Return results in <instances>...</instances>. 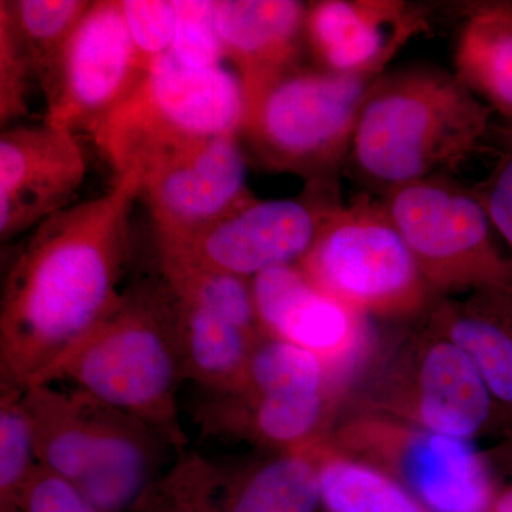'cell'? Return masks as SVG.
<instances>
[{"mask_svg":"<svg viewBox=\"0 0 512 512\" xmlns=\"http://www.w3.org/2000/svg\"><path fill=\"white\" fill-rule=\"evenodd\" d=\"M60 382L143 420L175 453L188 448L178 412L185 377L177 305L160 272L124 289L40 384Z\"/></svg>","mask_w":512,"mask_h":512,"instance_id":"3","label":"cell"},{"mask_svg":"<svg viewBox=\"0 0 512 512\" xmlns=\"http://www.w3.org/2000/svg\"><path fill=\"white\" fill-rule=\"evenodd\" d=\"M498 134L501 146L493 170L471 190L483 204L512 258V127L500 124Z\"/></svg>","mask_w":512,"mask_h":512,"instance_id":"31","label":"cell"},{"mask_svg":"<svg viewBox=\"0 0 512 512\" xmlns=\"http://www.w3.org/2000/svg\"><path fill=\"white\" fill-rule=\"evenodd\" d=\"M427 316L470 357L512 429V292L481 289L441 298Z\"/></svg>","mask_w":512,"mask_h":512,"instance_id":"19","label":"cell"},{"mask_svg":"<svg viewBox=\"0 0 512 512\" xmlns=\"http://www.w3.org/2000/svg\"><path fill=\"white\" fill-rule=\"evenodd\" d=\"M458 79L512 127V2L474 3L458 32Z\"/></svg>","mask_w":512,"mask_h":512,"instance_id":"21","label":"cell"},{"mask_svg":"<svg viewBox=\"0 0 512 512\" xmlns=\"http://www.w3.org/2000/svg\"><path fill=\"white\" fill-rule=\"evenodd\" d=\"M20 512H104L74 485L37 467L23 495Z\"/></svg>","mask_w":512,"mask_h":512,"instance_id":"32","label":"cell"},{"mask_svg":"<svg viewBox=\"0 0 512 512\" xmlns=\"http://www.w3.org/2000/svg\"><path fill=\"white\" fill-rule=\"evenodd\" d=\"M23 404L39 466L104 512H131L175 453L143 420L74 386L36 384L23 390Z\"/></svg>","mask_w":512,"mask_h":512,"instance_id":"4","label":"cell"},{"mask_svg":"<svg viewBox=\"0 0 512 512\" xmlns=\"http://www.w3.org/2000/svg\"><path fill=\"white\" fill-rule=\"evenodd\" d=\"M384 72L339 74L301 64L247 104L239 141L274 173L336 180L348 160L360 110Z\"/></svg>","mask_w":512,"mask_h":512,"instance_id":"6","label":"cell"},{"mask_svg":"<svg viewBox=\"0 0 512 512\" xmlns=\"http://www.w3.org/2000/svg\"><path fill=\"white\" fill-rule=\"evenodd\" d=\"M493 117V110L443 67L386 70L367 93L346 167L383 198L463 163L487 137Z\"/></svg>","mask_w":512,"mask_h":512,"instance_id":"2","label":"cell"},{"mask_svg":"<svg viewBox=\"0 0 512 512\" xmlns=\"http://www.w3.org/2000/svg\"><path fill=\"white\" fill-rule=\"evenodd\" d=\"M174 6L170 55L191 69L224 66V47L215 23V0H174Z\"/></svg>","mask_w":512,"mask_h":512,"instance_id":"28","label":"cell"},{"mask_svg":"<svg viewBox=\"0 0 512 512\" xmlns=\"http://www.w3.org/2000/svg\"><path fill=\"white\" fill-rule=\"evenodd\" d=\"M298 266L369 318L417 319L437 301L383 201L369 194L332 212Z\"/></svg>","mask_w":512,"mask_h":512,"instance_id":"8","label":"cell"},{"mask_svg":"<svg viewBox=\"0 0 512 512\" xmlns=\"http://www.w3.org/2000/svg\"><path fill=\"white\" fill-rule=\"evenodd\" d=\"M89 0H2L35 62L39 84L92 8Z\"/></svg>","mask_w":512,"mask_h":512,"instance_id":"25","label":"cell"},{"mask_svg":"<svg viewBox=\"0 0 512 512\" xmlns=\"http://www.w3.org/2000/svg\"><path fill=\"white\" fill-rule=\"evenodd\" d=\"M131 42L143 69L170 53L175 30L174 0H120Z\"/></svg>","mask_w":512,"mask_h":512,"instance_id":"30","label":"cell"},{"mask_svg":"<svg viewBox=\"0 0 512 512\" xmlns=\"http://www.w3.org/2000/svg\"><path fill=\"white\" fill-rule=\"evenodd\" d=\"M221 468L185 448L147 488L131 512H218Z\"/></svg>","mask_w":512,"mask_h":512,"instance_id":"26","label":"cell"},{"mask_svg":"<svg viewBox=\"0 0 512 512\" xmlns=\"http://www.w3.org/2000/svg\"><path fill=\"white\" fill-rule=\"evenodd\" d=\"M366 376L360 410L470 441L505 423L470 357L427 312L396 346L379 350Z\"/></svg>","mask_w":512,"mask_h":512,"instance_id":"7","label":"cell"},{"mask_svg":"<svg viewBox=\"0 0 512 512\" xmlns=\"http://www.w3.org/2000/svg\"><path fill=\"white\" fill-rule=\"evenodd\" d=\"M340 204L338 181H312L298 197L254 200L200 234L157 247L158 262L245 279L299 265Z\"/></svg>","mask_w":512,"mask_h":512,"instance_id":"11","label":"cell"},{"mask_svg":"<svg viewBox=\"0 0 512 512\" xmlns=\"http://www.w3.org/2000/svg\"><path fill=\"white\" fill-rule=\"evenodd\" d=\"M336 406L328 393H276L255 399L212 394L198 407L197 419L208 433L285 451L326 439Z\"/></svg>","mask_w":512,"mask_h":512,"instance_id":"18","label":"cell"},{"mask_svg":"<svg viewBox=\"0 0 512 512\" xmlns=\"http://www.w3.org/2000/svg\"><path fill=\"white\" fill-rule=\"evenodd\" d=\"M511 292H512V289H511Z\"/></svg>","mask_w":512,"mask_h":512,"instance_id":"34","label":"cell"},{"mask_svg":"<svg viewBox=\"0 0 512 512\" xmlns=\"http://www.w3.org/2000/svg\"><path fill=\"white\" fill-rule=\"evenodd\" d=\"M37 467L23 390L0 386V512H20Z\"/></svg>","mask_w":512,"mask_h":512,"instance_id":"27","label":"cell"},{"mask_svg":"<svg viewBox=\"0 0 512 512\" xmlns=\"http://www.w3.org/2000/svg\"><path fill=\"white\" fill-rule=\"evenodd\" d=\"M238 136L215 138L148 174L140 198L157 247L184 241L255 200Z\"/></svg>","mask_w":512,"mask_h":512,"instance_id":"14","label":"cell"},{"mask_svg":"<svg viewBox=\"0 0 512 512\" xmlns=\"http://www.w3.org/2000/svg\"><path fill=\"white\" fill-rule=\"evenodd\" d=\"M39 83L35 62L6 10L0 6V123L8 126L29 111V93Z\"/></svg>","mask_w":512,"mask_h":512,"instance_id":"29","label":"cell"},{"mask_svg":"<svg viewBox=\"0 0 512 512\" xmlns=\"http://www.w3.org/2000/svg\"><path fill=\"white\" fill-rule=\"evenodd\" d=\"M174 299L185 382L190 380L210 394L237 390L252 349L264 335L239 328L224 316L178 296Z\"/></svg>","mask_w":512,"mask_h":512,"instance_id":"22","label":"cell"},{"mask_svg":"<svg viewBox=\"0 0 512 512\" xmlns=\"http://www.w3.org/2000/svg\"><path fill=\"white\" fill-rule=\"evenodd\" d=\"M143 178L70 205L35 228L3 282L0 386L26 390L119 302Z\"/></svg>","mask_w":512,"mask_h":512,"instance_id":"1","label":"cell"},{"mask_svg":"<svg viewBox=\"0 0 512 512\" xmlns=\"http://www.w3.org/2000/svg\"><path fill=\"white\" fill-rule=\"evenodd\" d=\"M380 200L437 299L512 289V258L498 248L490 217L471 188L439 175Z\"/></svg>","mask_w":512,"mask_h":512,"instance_id":"9","label":"cell"},{"mask_svg":"<svg viewBox=\"0 0 512 512\" xmlns=\"http://www.w3.org/2000/svg\"><path fill=\"white\" fill-rule=\"evenodd\" d=\"M144 73L120 0L93 2L40 82L45 123L73 133L92 130Z\"/></svg>","mask_w":512,"mask_h":512,"instance_id":"13","label":"cell"},{"mask_svg":"<svg viewBox=\"0 0 512 512\" xmlns=\"http://www.w3.org/2000/svg\"><path fill=\"white\" fill-rule=\"evenodd\" d=\"M320 443L279 451L231 473L221 470L218 512L318 511Z\"/></svg>","mask_w":512,"mask_h":512,"instance_id":"20","label":"cell"},{"mask_svg":"<svg viewBox=\"0 0 512 512\" xmlns=\"http://www.w3.org/2000/svg\"><path fill=\"white\" fill-rule=\"evenodd\" d=\"M328 441L399 481L427 512H488L497 494L490 463L470 440L357 409Z\"/></svg>","mask_w":512,"mask_h":512,"instance_id":"10","label":"cell"},{"mask_svg":"<svg viewBox=\"0 0 512 512\" xmlns=\"http://www.w3.org/2000/svg\"><path fill=\"white\" fill-rule=\"evenodd\" d=\"M424 28V16L403 2L322 0L308 3L305 49L325 72H386L394 55Z\"/></svg>","mask_w":512,"mask_h":512,"instance_id":"16","label":"cell"},{"mask_svg":"<svg viewBox=\"0 0 512 512\" xmlns=\"http://www.w3.org/2000/svg\"><path fill=\"white\" fill-rule=\"evenodd\" d=\"M320 508L325 512H427L399 481L375 466L319 444Z\"/></svg>","mask_w":512,"mask_h":512,"instance_id":"23","label":"cell"},{"mask_svg":"<svg viewBox=\"0 0 512 512\" xmlns=\"http://www.w3.org/2000/svg\"><path fill=\"white\" fill-rule=\"evenodd\" d=\"M289 392L328 393L336 402L328 369L315 353L264 335L252 349L238 389L225 394L255 399Z\"/></svg>","mask_w":512,"mask_h":512,"instance_id":"24","label":"cell"},{"mask_svg":"<svg viewBox=\"0 0 512 512\" xmlns=\"http://www.w3.org/2000/svg\"><path fill=\"white\" fill-rule=\"evenodd\" d=\"M86 174V154L73 131L45 121L3 130L0 241L5 244L70 207Z\"/></svg>","mask_w":512,"mask_h":512,"instance_id":"15","label":"cell"},{"mask_svg":"<svg viewBox=\"0 0 512 512\" xmlns=\"http://www.w3.org/2000/svg\"><path fill=\"white\" fill-rule=\"evenodd\" d=\"M251 288L261 332L315 353L338 403L367 375L380 350L369 316L322 291L298 265L256 275Z\"/></svg>","mask_w":512,"mask_h":512,"instance_id":"12","label":"cell"},{"mask_svg":"<svg viewBox=\"0 0 512 512\" xmlns=\"http://www.w3.org/2000/svg\"><path fill=\"white\" fill-rule=\"evenodd\" d=\"M494 463L512 473V429H510V433H508L504 443L495 448Z\"/></svg>","mask_w":512,"mask_h":512,"instance_id":"33","label":"cell"},{"mask_svg":"<svg viewBox=\"0 0 512 512\" xmlns=\"http://www.w3.org/2000/svg\"><path fill=\"white\" fill-rule=\"evenodd\" d=\"M308 3L295 0H215L225 60L244 87L247 104L301 64Z\"/></svg>","mask_w":512,"mask_h":512,"instance_id":"17","label":"cell"},{"mask_svg":"<svg viewBox=\"0 0 512 512\" xmlns=\"http://www.w3.org/2000/svg\"><path fill=\"white\" fill-rule=\"evenodd\" d=\"M245 116L247 97L235 72L191 69L167 53L90 134L116 180L144 178L215 138L239 137Z\"/></svg>","mask_w":512,"mask_h":512,"instance_id":"5","label":"cell"}]
</instances>
